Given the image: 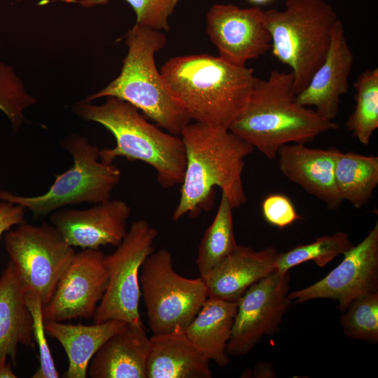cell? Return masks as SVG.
Masks as SVG:
<instances>
[{
    "instance_id": "6da1fadb",
    "label": "cell",
    "mask_w": 378,
    "mask_h": 378,
    "mask_svg": "<svg viewBox=\"0 0 378 378\" xmlns=\"http://www.w3.org/2000/svg\"><path fill=\"white\" fill-rule=\"evenodd\" d=\"M160 74L191 120L220 130H228L244 111L256 79L253 69L208 54L172 57Z\"/></svg>"
},
{
    "instance_id": "7a4b0ae2",
    "label": "cell",
    "mask_w": 378,
    "mask_h": 378,
    "mask_svg": "<svg viewBox=\"0 0 378 378\" xmlns=\"http://www.w3.org/2000/svg\"><path fill=\"white\" fill-rule=\"evenodd\" d=\"M186 164L179 202L172 219L188 214L197 217L212 206L214 188L218 187L233 209L247 200L241 174L245 159L253 146L231 132L195 122L186 125L180 134Z\"/></svg>"
},
{
    "instance_id": "3957f363",
    "label": "cell",
    "mask_w": 378,
    "mask_h": 378,
    "mask_svg": "<svg viewBox=\"0 0 378 378\" xmlns=\"http://www.w3.org/2000/svg\"><path fill=\"white\" fill-rule=\"evenodd\" d=\"M293 85L291 71L272 70L267 79L256 78L246 108L228 130L274 160L284 144H305L339 127L301 105Z\"/></svg>"
},
{
    "instance_id": "277c9868",
    "label": "cell",
    "mask_w": 378,
    "mask_h": 378,
    "mask_svg": "<svg viewBox=\"0 0 378 378\" xmlns=\"http://www.w3.org/2000/svg\"><path fill=\"white\" fill-rule=\"evenodd\" d=\"M76 112L86 120L101 124L113 135L115 146L99 149L100 161L112 164L118 157L141 161L155 170L163 188L181 184L186 156L178 135L162 131L136 107L116 97H108L100 105L84 101L76 106Z\"/></svg>"
},
{
    "instance_id": "5b68a950",
    "label": "cell",
    "mask_w": 378,
    "mask_h": 378,
    "mask_svg": "<svg viewBox=\"0 0 378 378\" xmlns=\"http://www.w3.org/2000/svg\"><path fill=\"white\" fill-rule=\"evenodd\" d=\"M125 43L128 50L120 74L85 101L118 98L136 107L167 132L180 135L192 120L173 99L156 67L155 56L166 44L164 34L135 24L127 31Z\"/></svg>"
},
{
    "instance_id": "8992f818",
    "label": "cell",
    "mask_w": 378,
    "mask_h": 378,
    "mask_svg": "<svg viewBox=\"0 0 378 378\" xmlns=\"http://www.w3.org/2000/svg\"><path fill=\"white\" fill-rule=\"evenodd\" d=\"M337 19L323 0H286L284 10H265L272 55L291 69L296 94L325 59Z\"/></svg>"
},
{
    "instance_id": "52a82bcc",
    "label": "cell",
    "mask_w": 378,
    "mask_h": 378,
    "mask_svg": "<svg viewBox=\"0 0 378 378\" xmlns=\"http://www.w3.org/2000/svg\"><path fill=\"white\" fill-rule=\"evenodd\" d=\"M61 145L69 152L74 164L57 174L48 190L40 195L24 197L0 190V200L27 209L35 218L74 204H99L110 200L120 178V171L99 160V148L84 136L73 134Z\"/></svg>"
},
{
    "instance_id": "ba28073f",
    "label": "cell",
    "mask_w": 378,
    "mask_h": 378,
    "mask_svg": "<svg viewBox=\"0 0 378 378\" xmlns=\"http://www.w3.org/2000/svg\"><path fill=\"white\" fill-rule=\"evenodd\" d=\"M140 287L153 334L185 331L208 298L202 277L176 273L170 252H152L141 266Z\"/></svg>"
},
{
    "instance_id": "9c48e42d",
    "label": "cell",
    "mask_w": 378,
    "mask_h": 378,
    "mask_svg": "<svg viewBox=\"0 0 378 378\" xmlns=\"http://www.w3.org/2000/svg\"><path fill=\"white\" fill-rule=\"evenodd\" d=\"M157 235V230L146 220H135L116 250L105 255L108 284L92 318L93 323L115 319L144 326L139 309V270L153 252Z\"/></svg>"
},
{
    "instance_id": "30bf717a",
    "label": "cell",
    "mask_w": 378,
    "mask_h": 378,
    "mask_svg": "<svg viewBox=\"0 0 378 378\" xmlns=\"http://www.w3.org/2000/svg\"><path fill=\"white\" fill-rule=\"evenodd\" d=\"M5 246L23 290L38 293L46 306L76 254L73 246L55 226L45 223H20L6 233Z\"/></svg>"
},
{
    "instance_id": "8fae6325",
    "label": "cell",
    "mask_w": 378,
    "mask_h": 378,
    "mask_svg": "<svg viewBox=\"0 0 378 378\" xmlns=\"http://www.w3.org/2000/svg\"><path fill=\"white\" fill-rule=\"evenodd\" d=\"M289 271L274 272L249 287L237 301V310L226 351L229 356L249 353L265 335L276 334L292 304Z\"/></svg>"
},
{
    "instance_id": "7c38bea8",
    "label": "cell",
    "mask_w": 378,
    "mask_h": 378,
    "mask_svg": "<svg viewBox=\"0 0 378 378\" xmlns=\"http://www.w3.org/2000/svg\"><path fill=\"white\" fill-rule=\"evenodd\" d=\"M342 262L325 277L302 289L290 292L296 303L331 299L344 312L354 300L378 292V223L357 245L344 254Z\"/></svg>"
},
{
    "instance_id": "4fadbf2b",
    "label": "cell",
    "mask_w": 378,
    "mask_h": 378,
    "mask_svg": "<svg viewBox=\"0 0 378 378\" xmlns=\"http://www.w3.org/2000/svg\"><path fill=\"white\" fill-rule=\"evenodd\" d=\"M104 257L99 249L76 253L50 301L43 307L44 322L92 318L108 284Z\"/></svg>"
},
{
    "instance_id": "5bb4252c",
    "label": "cell",
    "mask_w": 378,
    "mask_h": 378,
    "mask_svg": "<svg viewBox=\"0 0 378 378\" xmlns=\"http://www.w3.org/2000/svg\"><path fill=\"white\" fill-rule=\"evenodd\" d=\"M206 32L219 57L237 66L263 55L271 48L265 10L216 4L206 13Z\"/></svg>"
},
{
    "instance_id": "9a60e30c",
    "label": "cell",
    "mask_w": 378,
    "mask_h": 378,
    "mask_svg": "<svg viewBox=\"0 0 378 378\" xmlns=\"http://www.w3.org/2000/svg\"><path fill=\"white\" fill-rule=\"evenodd\" d=\"M130 213L126 202L110 199L84 210L59 209L50 220L70 246L99 249L107 244L117 247L122 242Z\"/></svg>"
},
{
    "instance_id": "2e32d148",
    "label": "cell",
    "mask_w": 378,
    "mask_h": 378,
    "mask_svg": "<svg viewBox=\"0 0 378 378\" xmlns=\"http://www.w3.org/2000/svg\"><path fill=\"white\" fill-rule=\"evenodd\" d=\"M353 63L354 53L346 39L343 23L337 19L325 59L297 94V101L305 106H314L321 117L333 121L339 112L341 96L348 92Z\"/></svg>"
},
{
    "instance_id": "e0dca14e",
    "label": "cell",
    "mask_w": 378,
    "mask_h": 378,
    "mask_svg": "<svg viewBox=\"0 0 378 378\" xmlns=\"http://www.w3.org/2000/svg\"><path fill=\"white\" fill-rule=\"evenodd\" d=\"M340 149L309 148L303 144H287L277 153L281 173L290 181L323 202L330 210L343 202L335 182V164Z\"/></svg>"
},
{
    "instance_id": "ac0fdd59",
    "label": "cell",
    "mask_w": 378,
    "mask_h": 378,
    "mask_svg": "<svg viewBox=\"0 0 378 378\" xmlns=\"http://www.w3.org/2000/svg\"><path fill=\"white\" fill-rule=\"evenodd\" d=\"M274 247L255 251L238 245L216 267L202 277L208 297L237 302L252 285L275 272Z\"/></svg>"
},
{
    "instance_id": "d6986e66",
    "label": "cell",
    "mask_w": 378,
    "mask_h": 378,
    "mask_svg": "<svg viewBox=\"0 0 378 378\" xmlns=\"http://www.w3.org/2000/svg\"><path fill=\"white\" fill-rule=\"evenodd\" d=\"M149 346L144 326L127 323L97 351L88 374L91 378H146Z\"/></svg>"
},
{
    "instance_id": "ffe728a7",
    "label": "cell",
    "mask_w": 378,
    "mask_h": 378,
    "mask_svg": "<svg viewBox=\"0 0 378 378\" xmlns=\"http://www.w3.org/2000/svg\"><path fill=\"white\" fill-rule=\"evenodd\" d=\"M209 360L185 331L153 334L146 361V378H211Z\"/></svg>"
},
{
    "instance_id": "44dd1931",
    "label": "cell",
    "mask_w": 378,
    "mask_h": 378,
    "mask_svg": "<svg viewBox=\"0 0 378 378\" xmlns=\"http://www.w3.org/2000/svg\"><path fill=\"white\" fill-rule=\"evenodd\" d=\"M127 323L109 320L93 325L44 323L46 335L56 339L65 351L69 365L65 378H85L89 364L102 344Z\"/></svg>"
},
{
    "instance_id": "7402d4cb",
    "label": "cell",
    "mask_w": 378,
    "mask_h": 378,
    "mask_svg": "<svg viewBox=\"0 0 378 378\" xmlns=\"http://www.w3.org/2000/svg\"><path fill=\"white\" fill-rule=\"evenodd\" d=\"M32 317L20 280L9 260L0 276V356L15 363L18 345H33Z\"/></svg>"
},
{
    "instance_id": "603a6c76",
    "label": "cell",
    "mask_w": 378,
    "mask_h": 378,
    "mask_svg": "<svg viewBox=\"0 0 378 378\" xmlns=\"http://www.w3.org/2000/svg\"><path fill=\"white\" fill-rule=\"evenodd\" d=\"M237 310V302L208 297L185 330L196 347L219 367L230 363L226 347Z\"/></svg>"
},
{
    "instance_id": "cb8c5ba5",
    "label": "cell",
    "mask_w": 378,
    "mask_h": 378,
    "mask_svg": "<svg viewBox=\"0 0 378 378\" xmlns=\"http://www.w3.org/2000/svg\"><path fill=\"white\" fill-rule=\"evenodd\" d=\"M335 182L343 201H349L357 209L365 206L378 185V157L340 150L335 160Z\"/></svg>"
},
{
    "instance_id": "d4e9b609",
    "label": "cell",
    "mask_w": 378,
    "mask_h": 378,
    "mask_svg": "<svg viewBox=\"0 0 378 378\" xmlns=\"http://www.w3.org/2000/svg\"><path fill=\"white\" fill-rule=\"evenodd\" d=\"M232 209L228 198L221 192L214 219L205 231L198 248L196 264L200 277L216 267L237 246L233 230Z\"/></svg>"
},
{
    "instance_id": "484cf974",
    "label": "cell",
    "mask_w": 378,
    "mask_h": 378,
    "mask_svg": "<svg viewBox=\"0 0 378 378\" xmlns=\"http://www.w3.org/2000/svg\"><path fill=\"white\" fill-rule=\"evenodd\" d=\"M356 106L346 126L362 144H369L378 128V69H368L354 83Z\"/></svg>"
},
{
    "instance_id": "4316f807",
    "label": "cell",
    "mask_w": 378,
    "mask_h": 378,
    "mask_svg": "<svg viewBox=\"0 0 378 378\" xmlns=\"http://www.w3.org/2000/svg\"><path fill=\"white\" fill-rule=\"evenodd\" d=\"M353 246L349 235L343 232L323 236L312 243L298 245L286 252L278 253L274 263L275 272L284 273L307 261H313L319 267H323Z\"/></svg>"
},
{
    "instance_id": "83f0119b",
    "label": "cell",
    "mask_w": 378,
    "mask_h": 378,
    "mask_svg": "<svg viewBox=\"0 0 378 378\" xmlns=\"http://www.w3.org/2000/svg\"><path fill=\"white\" fill-rule=\"evenodd\" d=\"M344 335L368 343L378 342V292L351 302L340 316Z\"/></svg>"
},
{
    "instance_id": "f1b7e54d",
    "label": "cell",
    "mask_w": 378,
    "mask_h": 378,
    "mask_svg": "<svg viewBox=\"0 0 378 378\" xmlns=\"http://www.w3.org/2000/svg\"><path fill=\"white\" fill-rule=\"evenodd\" d=\"M36 102L13 69L0 62V110L8 118L15 130L24 121L23 111Z\"/></svg>"
},
{
    "instance_id": "f546056e",
    "label": "cell",
    "mask_w": 378,
    "mask_h": 378,
    "mask_svg": "<svg viewBox=\"0 0 378 378\" xmlns=\"http://www.w3.org/2000/svg\"><path fill=\"white\" fill-rule=\"evenodd\" d=\"M109 0H69L85 8L104 5ZM136 14V24L158 31H169V18L180 0H125Z\"/></svg>"
},
{
    "instance_id": "4dcf8cb0",
    "label": "cell",
    "mask_w": 378,
    "mask_h": 378,
    "mask_svg": "<svg viewBox=\"0 0 378 378\" xmlns=\"http://www.w3.org/2000/svg\"><path fill=\"white\" fill-rule=\"evenodd\" d=\"M23 291L25 303L32 317L34 340L37 344L39 352L40 365L31 377L57 378L59 374L46 340L42 301L38 293L30 290Z\"/></svg>"
},
{
    "instance_id": "1f68e13d",
    "label": "cell",
    "mask_w": 378,
    "mask_h": 378,
    "mask_svg": "<svg viewBox=\"0 0 378 378\" xmlns=\"http://www.w3.org/2000/svg\"><path fill=\"white\" fill-rule=\"evenodd\" d=\"M264 218L270 224L284 228L301 219L291 200L282 194H272L267 196L262 203Z\"/></svg>"
},
{
    "instance_id": "d6a6232c",
    "label": "cell",
    "mask_w": 378,
    "mask_h": 378,
    "mask_svg": "<svg viewBox=\"0 0 378 378\" xmlns=\"http://www.w3.org/2000/svg\"><path fill=\"white\" fill-rule=\"evenodd\" d=\"M24 209L20 205L9 202H0V238L3 233L12 226L22 223Z\"/></svg>"
},
{
    "instance_id": "836d02e7",
    "label": "cell",
    "mask_w": 378,
    "mask_h": 378,
    "mask_svg": "<svg viewBox=\"0 0 378 378\" xmlns=\"http://www.w3.org/2000/svg\"><path fill=\"white\" fill-rule=\"evenodd\" d=\"M253 374L255 377H274L276 373L274 368L268 363H258L253 370Z\"/></svg>"
},
{
    "instance_id": "e575fe53",
    "label": "cell",
    "mask_w": 378,
    "mask_h": 378,
    "mask_svg": "<svg viewBox=\"0 0 378 378\" xmlns=\"http://www.w3.org/2000/svg\"><path fill=\"white\" fill-rule=\"evenodd\" d=\"M11 362L7 356H0V378L17 377L11 368Z\"/></svg>"
},
{
    "instance_id": "d590c367",
    "label": "cell",
    "mask_w": 378,
    "mask_h": 378,
    "mask_svg": "<svg viewBox=\"0 0 378 378\" xmlns=\"http://www.w3.org/2000/svg\"><path fill=\"white\" fill-rule=\"evenodd\" d=\"M248 2L255 4V5H263L266 4L272 0H247Z\"/></svg>"
},
{
    "instance_id": "8d00e7d4",
    "label": "cell",
    "mask_w": 378,
    "mask_h": 378,
    "mask_svg": "<svg viewBox=\"0 0 378 378\" xmlns=\"http://www.w3.org/2000/svg\"><path fill=\"white\" fill-rule=\"evenodd\" d=\"M14 1H18V2H20V1H24V0H14Z\"/></svg>"
}]
</instances>
